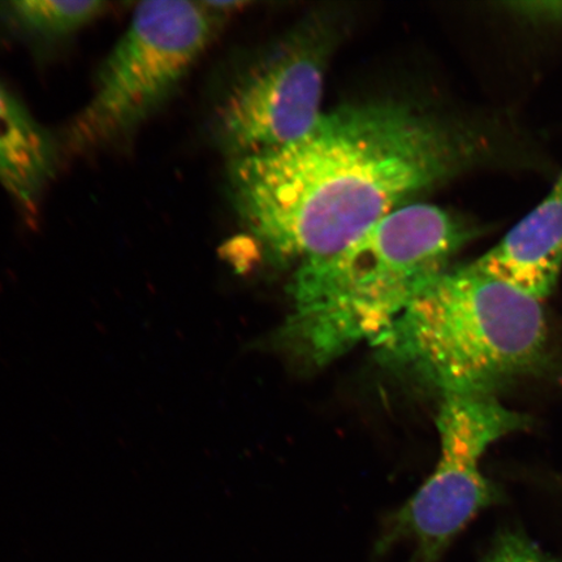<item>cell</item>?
<instances>
[{"instance_id":"cell-1","label":"cell","mask_w":562,"mask_h":562,"mask_svg":"<svg viewBox=\"0 0 562 562\" xmlns=\"http://www.w3.org/2000/svg\"><path fill=\"white\" fill-rule=\"evenodd\" d=\"M542 167L521 126L451 123L397 103L346 105L281 149L232 160L240 217L281 263L333 255L412 196L472 167Z\"/></svg>"},{"instance_id":"cell-2","label":"cell","mask_w":562,"mask_h":562,"mask_svg":"<svg viewBox=\"0 0 562 562\" xmlns=\"http://www.w3.org/2000/svg\"><path fill=\"white\" fill-rule=\"evenodd\" d=\"M476 234L449 211L414 203L346 248L299 265L278 348L314 370L374 342Z\"/></svg>"},{"instance_id":"cell-3","label":"cell","mask_w":562,"mask_h":562,"mask_svg":"<svg viewBox=\"0 0 562 562\" xmlns=\"http://www.w3.org/2000/svg\"><path fill=\"white\" fill-rule=\"evenodd\" d=\"M540 301L470 263L435 277L371 344L384 368L449 396H494L542 363Z\"/></svg>"},{"instance_id":"cell-4","label":"cell","mask_w":562,"mask_h":562,"mask_svg":"<svg viewBox=\"0 0 562 562\" xmlns=\"http://www.w3.org/2000/svg\"><path fill=\"white\" fill-rule=\"evenodd\" d=\"M216 19L205 2L140 3L98 69L90 100L63 133L61 149L88 156L128 143L178 93Z\"/></svg>"},{"instance_id":"cell-5","label":"cell","mask_w":562,"mask_h":562,"mask_svg":"<svg viewBox=\"0 0 562 562\" xmlns=\"http://www.w3.org/2000/svg\"><path fill=\"white\" fill-rule=\"evenodd\" d=\"M529 426V417L494 396L442 398L438 467L417 494L386 519L374 557L383 558L407 542L413 546L409 562H440L456 537L498 498L482 473L483 454L498 439Z\"/></svg>"},{"instance_id":"cell-6","label":"cell","mask_w":562,"mask_h":562,"mask_svg":"<svg viewBox=\"0 0 562 562\" xmlns=\"http://www.w3.org/2000/svg\"><path fill=\"white\" fill-rule=\"evenodd\" d=\"M327 32L304 26L283 42L232 91L220 115L231 157L281 149L318 123L329 54Z\"/></svg>"},{"instance_id":"cell-7","label":"cell","mask_w":562,"mask_h":562,"mask_svg":"<svg viewBox=\"0 0 562 562\" xmlns=\"http://www.w3.org/2000/svg\"><path fill=\"white\" fill-rule=\"evenodd\" d=\"M472 265L540 302L550 296L562 269V171L544 199Z\"/></svg>"},{"instance_id":"cell-8","label":"cell","mask_w":562,"mask_h":562,"mask_svg":"<svg viewBox=\"0 0 562 562\" xmlns=\"http://www.w3.org/2000/svg\"><path fill=\"white\" fill-rule=\"evenodd\" d=\"M61 156L60 139L0 82V187L26 214L37 213Z\"/></svg>"},{"instance_id":"cell-9","label":"cell","mask_w":562,"mask_h":562,"mask_svg":"<svg viewBox=\"0 0 562 562\" xmlns=\"http://www.w3.org/2000/svg\"><path fill=\"white\" fill-rule=\"evenodd\" d=\"M105 2H0V26L37 47H54L68 42L110 11Z\"/></svg>"},{"instance_id":"cell-10","label":"cell","mask_w":562,"mask_h":562,"mask_svg":"<svg viewBox=\"0 0 562 562\" xmlns=\"http://www.w3.org/2000/svg\"><path fill=\"white\" fill-rule=\"evenodd\" d=\"M482 562H559L521 531L498 533Z\"/></svg>"}]
</instances>
